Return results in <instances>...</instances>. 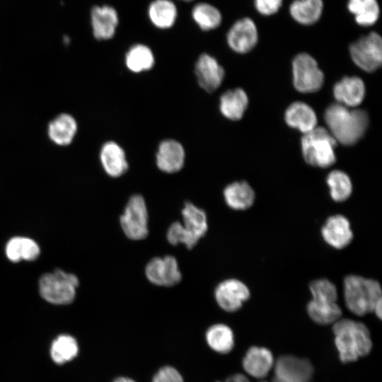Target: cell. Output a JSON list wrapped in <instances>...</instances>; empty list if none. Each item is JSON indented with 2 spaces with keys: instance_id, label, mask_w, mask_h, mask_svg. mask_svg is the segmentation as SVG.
Returning a JSON list of instances; mask_svg holds the SVG:
<instances>
[{
  "instance_id": "cell-1",
  "label": "cell",
  "mask_w": 382,
  "mask_h": 382,
  "mask_svg": "<svg viewBox=\"0 0 382 382\" xmlns=\"http://www.w3.org/2000/svg\"><path fill=\"white\" fill-rule=\"evenodd\" d=\"M325 121L336 141L349 146L357 143L369 125V115L363 110H350L340 103L330 105L325 110Z\"/></svg>"
},
{
  "instance_id": "cell-2",
  "label": "cell",
  "mask_w": 382,
  "mask_h": 382,
  "mask_svg": "<svg viewBox=\"0 0 382 382\" xmlns=\"http://www.w3.org/2000/svg\"><path fill=\"white\" fill-rule=\"evenodd\" d=\"M334 342L343 363L353 362L369 354L372 340L364 323L349 318H340L333 324Z\"/></svg>"
},
{
  "instance_id": "cell-3",
  "label": "cell",
  "mask_w": 382,
  "mask_h": 382,
  "mask_svg": "<svg viewBox=\"0 0 382 382\" xmlns=\"http://www.w3.org/2000/svg\"><path fill=\"white\" fill-rule=\"evenodd\" d=\"M345 305L352 313L362 316L373 312L381 300L380 284L374 279L358 275H348L343 282Z\"/></svg>"
},
{
  "instance_id": "cell-4",
  "label": "cell",
  "mask_w": 382,
  "mask_h": 382,
  "mask_svg": "<svg viewBox=\"0 0 382 382\" xmlns=\"http://www.w3.org/2000/svg\"><path fill=\"white\" fill-rule=\"evenodd\" d=\"M336 145L337 141L329 131L321 127L303 134L301 139L303 158L316 167L328 168L335 162Z\"/></svg>"
},
{
  "instance_id": "cell-5",
  "label": "cell",
  "mask_w": 382,
  "mask_h": 382,
  "mask_svg": "<svg viewBox=\"0 0 382 382\" xmlns=\"http://www.w3.org/2000/svg\"><path fill=\"white\" fill-rule=\"evenodd\" d=\"M79 284L75 274L57 269L41 276L38 288L40 296L48 303L66 305L74 300Z\"/></svg>"
},
{
  "instance_id": "cell-6",
  "label": "cell",
  "mask_w": 382,
  "mask_h": 382,
  "mask_svg": "<svg viewBox=\"0 0 382 382\" xmlns=\"http://www.w3.org/2000/svg\"><path fill=\"white\" fill-rule=\"evenodd\" d=\"M120 223L124 233L131 240L140 241L148 236V209L141 195L129 197L120 216Z\"/></svg>"
},
{
  "instance_id": "cell-7",
  "label": "cell",
  "mask_w": 382,
  "mask_h": 382,
  "mask_svg": "<svg viewBox=\"0 0 382 382\" xmlns=\"http://www.w3.org/2000/svg\"><path fill=\"white\" fill-rule=\"evenodd\" d=\"M349 52L353 62L365 71L378 69L382 62V40L376 32H371L352 43Z\"/></svg>"
},
{
  "instance_id": "cell-8",
  "label": "cell",
  "mask_w": 382,
  "mask_h": 382,
  "mask_svg": "<svg viewBox=\"0 0 382 382\" xmlns=\"http://www.w3.org/2000/svg\"><path fill=\"white\" fill-rule=\"evenodd\" d=\"M294 85L301 93H313L320 89L324 75L316 60L306 53L296 56L293 61Z\"/></svg>"
},
{
  "instance_id": "cell-9",
  "label": "cell",
  "mask_w": 382,
  "mask_h": 382,
  "mask_svg": "<svg viewBox=\"0 0 382 382\" xmlns=\"http://www.w3.org/2000/svg\"><path fill=\"white\" fill-rule=\"evenodd\" d=\"M272 382H310L313 366L308 359L282 355L274 364Z\"/></svg>"
},
{
  "instance_id": "cell-10",
  "label": "cell",
  "mask_w": 382,
  "mask_h": 382,
  "mask_svg": "<svg viewBox=\"0 0 382 382\" xmlns=\"http://www.w3.org/2000/svg\"><path fill=\"white\" fill-rule=\"evenodd\" d=\"M145 274L153 284L159 286H173L182 279L178 262L172 255L156 257L146 265Z\"/></svg>"
},
{
  "instance_id": "cell-11",
  "label": "cell",
  "mask_w": 382,
  "mask_h": 382,
  "mask_svg": "<svg viewBox=\"0 0 382 382\" xmlns=\"http://www.w3.org/2000/svg\"><path fill=\"white\" fill-rule=\"evenodd\" d=\"M248 287L236 279H228L220 282L214 291V298L221 309L228 313L238 311L250 298Z\"/></svg>"
},
{
  "instance_id": "cell-12",
  "label": "cell",
  "mask_w": 382,
  "mask_h": 382,
  "mask_svg": "<svg viewBox=\"0 0 382 382\" xmlns=\"http://www.w3.org/2000/svg\"><path fill=\"white\" fill-rule=\"evenodd\" d=\"M257 30L253 21L244 18L236 21L228 32L226 40L229 47L238 53H246L257 44Z\"/></svg>"
},
{
  "instance_id": "cell-13",
  "label": "cell",
  "mask_w": 382,
  "mask_h": 382,
  "mask_svg": "<svg viewBox=\"0 0 382 382\" xmlns=\"http://www.w3.org/2000/svg\"><path fill=\"white\" fill-rule=\"evenodd\" d=\"M195 74L199 86L208 93L215 91L224 78V70L212 56L202 54L195 64Z\"/></svg>"
},
{
  "instance_id": "cell-14",
  "label": "cell",
  "mask_w": 382,
  "mask_h": 382,
  "mask_svg": "<svg viewBox=\"0 0 382 382\" xmlns=\"http://www.w3.org/2000/svg\"><path fill=\"white\" fill-rule=\"evenodd\" d=\"M324 241L331 247L342 249L353 239V233L349 220L341 214L330 216L321 228Z\"/></svg>"
},
{
  "instance_id": "cell-15",
  "label": "cell",
  "mask_w": 382,
  "mask_h": 382,
  "mask_svg": "<svg viewBox=\"0 0 382 382\" xmlns=\"http://www.w3.org/2000/svg\"><path fill=\"white\" fill-rule=\"evenodd\" d=\"M185 151L183 145L175 139H166L158 145L156 156L157 167L166 173L180 170L185 163Z\"/></svg>"
},
{
  "instance_id": "cell-16",
  "label": "cell",
  "mask_w": 382,
  "mask_h": 382,
  "mask_svg": "<svg viewBox=\"0 0 382 382\" xmlns=\"http://www.w3.org/2000/svg\"><path fill=\"white\" fill-rule=\"evenodd\" d=\"M274 359L271 351L263 347H250L242 359V367L249 376L263 378L273 368Z\"/></svg>"
},
{
  "instance_id": "cell-17",
  "label": "cell",
  "mask_w": 382,
  "mask_h": 382,
  "mask_svg": "<svg viewBox=\"0 0 382 382\" xmlns=\"http://www.w3.org/2000/svg\"><path fill=\"white\" fill-rule=\"evenodd\" d=\"M204 337L209 349L219 355L229 354L236 345L233 330L223 323H216L208 326L204 331Z\"/></svg>"
},
{
  "instance_id": "cell-18",
  "label": "cell",
  "mask_w": 382,
  "mask_h": 382,
  "mask_svg": "<svg viewBox=\"0 0 382 382\" xmlns=\"http://www.w3.org/2000/svg\"><path fill=\"white\" fill-rule=\"evenodd\" d=\"M100 159L105 172L112 178L120 177L129 167L124 149L113 141H107L102 146Z\"/></svg>"
},
{
  "instance_id": "cell-19",
  "label": "cell",
  "mask_w": 382,
  "mask_h": 382,
  "mask_svg": "<svg viewBox=\"0 0 382 382\" xmlns=\"http://www.w3.org/2000/svg\"><path fill=\"white\" fill-rule=\"evenodd\" d=\"M335 99L346 107H356L364 100L365 86L357 76H346L335 83L333 88Z\"/></svg>"
},
{
  "instance_id": "cell-20",
  "label": "cell",
  "mask_w": 382,
  "mask_h": 382,
  "mask_svg": "<svg viewBox=\"0 0 382 382\" xmlns=\"http://www.w3.org/2000/svg\"><path fill=\"white\" fill-rule=\"evenodd\" d=\"M91 16L93 32L96 39L108 40L113 37L118 24V16L112 7L95 6Z\"/></svg>"
},
{
  "instance_id": "cell-21",
  "label": "cell",
  "mask_w": 382,
  "mask_h": 382,
  "mask_svg": "<svg viewBox=\"0 0 382 382\" xmlns=\"http://www.w3.org/2000/svg\"><path fill=\"white\" fill-rule=\"evenodd\" d=\"M5 254L12 262L33 261L39 257L40 248L35 240L29 237L14 236L6 243Z\"/></svg>"
},
{
  "instance_id": "cell-22",
  "label": "cell",
  "mask_w": 382,
  "mask_h": 382,
  "mask_svg": "<svg viewBox=\"0 0 382 382\" xmlns=\"http://www.w3.org/2000/svg\"><path fill=\"white\" fill-rule=\"evenodd\" d=\"M185 230L197 243L207 233L208 229L207 216L206 212L194 204L187 202L181 211Z\"/></svg>"
},
{
  "instance_id": "cell-23",
  "label": "cell",
  "mask_w": 382,
  "mask_h": 382,
  "mask_svg": "<svg viewBox=\"0 0 382 382\" xmlns=\"http://www.w3.org/2000/svg\"><path fill=\"white\" fill-rule=\"evenodd\" d=\"M285 121L290 127L306 134L316 127L317 117L308 105L295 102L286 109Z\"/></svg>"
},
{
  "instance_id": "cell-24",
  "label": "cell",
  "mask_w": 382,
  "mask_h": 382,
  "mask_svg": "<svg viewBox=\"0 0 382 382\" xmlns=\"http://www.w3.org/2000/svg\"><path fill=\"white\" fill-rule=\"evenodd\" d=\"M255 192L245 181H236L228 184L224 190L226 204L234 210H245L253 204Z\"/></svg>"
},
{
  "instance_id": "cell-25",
  "label": "cell",
  "mask_w": 382,
  "mask_h": 382,
  "mask_svg": "<svg viewBox=\"0 0 382 382\" xmlns=\"http://www.w3.org/2000/svg\"><path fill=\"white\" fill-rule=\"evenodd\" d=\"M77 122L71 115L57 116L48 125V136L56 144L66 146L71 143L76 132Z\"/></svg>"
},
{
  "instance_id": "cell-26",
  "label": "cell",
  "mask_w": 382,
  "mask_h": 382,
  "mask_svg": "<svg viewBox=\"0 0 382 382\" xmlns=\"http://www.w3.org/2000/svg\"><path fill=\"white\" fill-rule=\"evenodd\" d=\"M248 98L241 88L224 92L220 97L219 109L221 114L231 120H240L245 111Z\"/></svg>"
},
{
  "instance_id": "cell-27",
  "label": "cell",
  "mask_w": 382,
  "mask_h": 382,
  "mask_svg": "<svg viewBox=\"0 0 382 382\" xmlns=\"http://www.w3.org/2000/svg\"><path fill=\"white\" fill-rule=\"evenodd\" d=\"M79 352L76 339L72 335L62 334L57 336L50 346V357L59 365L66 364L75 359Z\"/></svg>"
},
{
  "instance_id": "cell-28",
  "label": "cell",
  "mask_w": 382,
  "mask_h": 382,
  "mask_svg": "<svg viewBox=\"0 0 382 382\" xmlns=\"http://www.w3.org/2000/svg\"><path fill=\"white\" fill-rule=\"evenodd\" d=\"M323 9V0H295L289 7L291 17L303 25H311L318 21Z\"/></svg>"
},
{
  "instance_id": "cell-29",
  "label": "cell",
  "mask_w": 382,
  "mask_h": 382,
  "mask_svg": "<svg viewBox=\"0 0 382 382\" xmlns=\"http://www.w3.org/2000/svg\"><path fill=\"white\" fill-rule=\"evenodd\" d=\"M309 317L320 325L334 324L341 318L342 310L337 302L319 301L311 299L307 304Z\"/></svg>"
},
{
  "instance_id": "cell-30",
  "label": "cell",
  "mask_w": 382,
  "mask_h": 382,
  "mask_svg": "<svg viewBox=\"0 0 382 382\" xmlns=\"http://www.w3.org/2000/svg\"><path fill=\"white\" fill-rule=\"evenodd\" d=\"M125 65L134 73H140L151 69L155 62L151 49L142 44L133 45L125 55Z\"/></svg>"
},
{
  "instance_id": "cell-31",
  "label": "cell",
  "mask_w": 382,
  "mask_h": 382,
  "mask_svg": "<svg viewBox=\"0 0 382 382\" xmlns=\"http://www.w3.org/2000/svg\"><path fill=\"white\" fill-rule=\"evenodd\" d=\"M347 8L354 16L356 22L363 26L374 24L380 14L376 0H349Z\"/></svg>"
},
{
  "instance_id": "cell-32",
  "label": "cell",
  "mask_w": 382,
  "mask_h": 382,
  "mask_svg": "<svg viewBox=\"0 0 382 382\" xmlns=\"http://www.w3.org/2000/svg\"><path fill=\"white\" fill-rule=\"evenodd\" d=\"M151 22L158 28H168L175 21L177 10L174 4L169 0H156L149 8Z\"/></svg>"
},
{
  "instance_id": "cell-33",
  "label": "cell",
  "mask_w": 382,
  "mask_h": 382,
  "mask_svg": "<svg viewBox=\"0 0 382 382\" xmlns=\"http://www.w3.org/2000/svg\"><path fill=\"white\" fill-rule=\"evenodd\" d=\"M326 181L334 201L344 202L350 197L352 185L349 177L345 172L332 170L328 174Z\"/></svg>"
},
{
  "instance_id": "cell-34",
  "label": "cell",
  "mask_w": 382,
  "mask_h": 382,
  "mask_svg": "<svg viewBox=\"0 0 382 382\" xmlns=\"http://www.w3.org/2000/svg\"><path fill=\"white\" fill-rule=\"evenodd\" d=\"M192 17L197 25L204 30L217 28L221 21L219 11L211 4L200 3L192 10Z\"/></svg>"
},
{
  "instance_id": "cell-35",
  "label": "cell",
  "mask_w": 382,
  "mask_h": 382,
  "mask_svg": "<svg viewBox=\"0 0 382 382\" xmlns=\"http://www.w3.org/2000/svg\"><path fill=\"white\" fill-rule=\"evenodd\" d=\"M312 299L319 301L337 302V290L335 285L327 279L313 281L309 286Z\"/></svg>"
},
{
  "instance_id": "cell-36",
  "label": "cell",
  "mask_w": 382,
  "mask_h": 382,
  "mask_svg": "<svg viewBox=\"0 0 382 382\" xmlns=\"http://www.w3.org/2000/svg\"><path fill=\"white\" fill-rule=\"evenodd\" d=\"M166 238L171 245L184 244L188 249L192 248L197 243L185 230L180 221L170 224L167 231Z\"/></svg>"
},
{
  "instance_id": "cell-37",
  "label": "cell",
  "mask_w": 382,
  "mask_h": 382,
  "mask_svg": "<svg viewBox=\"0 0 382 382\" xmlns=\"http://www.w3.org/2000/svg\"><path fill=\"white\" fill-rule=\"evenodd\" d=\"M150 382H185V378L176 367L165 364L156 370Z\"/></svg>"
},
{
  "instance_id": "cell-38",
  "label": "cell",
  "mask_w": 382,
  "mask_h": 382,
  "mask_svg": "<svg viewBox=\"0 0 382 382\" xmlns=\"http://www.w3.org/2000/svg\"><path fill=\"white\" fill-rule=\"evenodd\" d=\"M257 11L265 16L274 14L280 8L282 0H254Z\"/></svg>"
},
{
  "instance_id": "cell-39",
  "label": "cell",
  "mask_w": 382,
  "mask_h": 382,
  "mask_svg": "<svg viewBox=\"0 0 382 382\" xmlns=\"http://www.w3.org/2000/svg\"><path fill=\"white\" fill-rule=\"evenodd\" d=\"M215 382H250L246 376L243 374H232L224 380H217Z\"/></svg>"
},
{
  "instance_id": "cell-40",
  "label": "cell",
  "mask_w": 382,
  "mask_h": 382,
  "mask_svg": "<svg viewBox=\"0 0 382 382\" xmlns=\"http://www.w3.org/2000/svg\"><path fill=\"white\" fill-rule=\"evenodd\" d=\"M110 382H137L133 378L128 376H117L115 377Z\"/></svg>"
},
{
  "instance_id": "cell-41",
  "label": "cell",
  "mask_w": 382,
  "mask_h": 382,
  "mask_svg": "<svg viewBox=\"0 0 382 382\" xmlns=\"http://www.w3.org/2000/svg\"><path fill=\"white\" fill-rule=\"evenodd\" d=\"M184 1H192V0H184Z\"/></svg>"
},
{
  "instance_id": "cell-42",
  "label": "cell",
  "mask_w": 382,
  "mask_h": 382,
  "mask_svg": "<svg viewBox=\"0 0 382 382\" xmlns=\"http://www.w3.org/2000/svg\"><path fill=\"white\" fill-rule=\"evenodd\" d=\"M262 382H267V381H262Z\"/></svg>"
}]
</instances>
